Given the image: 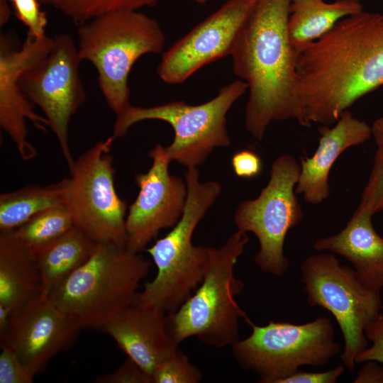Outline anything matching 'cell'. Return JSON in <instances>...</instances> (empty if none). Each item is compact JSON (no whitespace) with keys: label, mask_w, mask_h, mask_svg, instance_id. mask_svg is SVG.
<instances>
[{"label":"cell","mask_w":383,"mask_h":383,"mask_svg":"<svg viewBox=\"0 0 383 383\" xmlns=\"http://www.w3.org/2000/svg\"><path fill=\"white\" fill-rule=\"evenodd\" d=\"M363 11L361 3L335 0H292L287 22L291 44L299 52L328 33L339 21Z\"/></svg>","instance_id":"obj_21"},{"label":"cell","mask_w":383,"mask_h":383,"mask_svg":"<svg viewBox=\"0 0 383 383\" xmlns=\"http://www.w3.org/2000/svg\"><path fill=\"white\" fill-rule=\"evenodd\" d=\"M152 379V383H198L202 374L178 348L157 366Z\"/></svg>","instance_id":"obj_26"},{"label":"cell","mask_w":383,"mask_h":383,"mask_svg":"<svg viewBox=\"0 0 383 383\" xmlns=\"http://www.w3.org/2000/svg\"><path fill=\"white\" fill-rule=\"evenodd\" d=\"M353 382L383 383V366L374 360L365 362Z\"/></svg>","instance_id":"obj_34"},{"label":"cell","mask_w":383,"mask_h":383,"mask_svg":"<svg viewBox=\"0 0 383 383\" xmlns=\"http://www.w3.org/2000/svg\"><path fill=\"white\" fill-rule=\"evenodd\" d=\"M94 383H152V377L128 357L115 370L96 377Z\"/></svg>","instance_id":"obj_30"},{"label":"cell","mask_w":383,"mask_h":383,"mask_svg":"<svg viewBox=\"0 0 383 383\" xmlns=\"http://www.w3.org/2000/svg\"><path fill=\"white\" fill-rule=\"evenodd\" d=\"M256 0H228L165 52L159 77L180 84L207 64L230 55L236 37Z\"/></svg>","instance_id":"obj_14"},{"label":"cell","mask_w":383,"mask_h":383,"mask_svg":"<svg viewBox=\"0 0 383 383\" xmlns=\"http://www.w3.org/2000/svg\"><path fill=\"white\" fill-rule=\"evenodd\" d=\"M97 243L77 227L34 252L42 294L49 293L91 256Z\"/></svg>","instance_id":"obj_22"},{"label":"cell","mask_w":383,"mask_h":383,"mask_svg":"<svg viewBox=\"0 0 383 383\" xmlns=\"http://www.w3.org/2000/svg\"><path fill=\"white\" fill-rule=\"evenodd\" d=\"M301 272L307 303L335 318L344 340L340 360L353 371L357 355L368 346L365 328L382 309L380 292L362 284L353 268L340 265L332 254L308 257Z\"/></svg>","instance_id":"obj_9"},{"label":"cell","mask_w":383,"mask_h":383,"mask_svg":"<svg viewBox=\"0 0 383 383\" xmlns=\"http://www.w3.org/2000/svg\"><path fill=\"white\" fill-rule=\"evenodd\" d=\"M365 334L371 345L361 351L355 358V363L374 360L383 365V313L372 321L365 328Z\"/></svg>","instance_id":"obj_31"},{"label":"cell","mask_w":383,"mask_h":383,"mask_svg":"<svg viewBox=\"0 0 383 383\" xmlns=\"http://www.w3.org/2000/svg\"><path fill=\"white\" fill-rule=\"evenodd\" d=\"M249 238L238 230L220 248H209L202 282L174 313L167 314V329L179 345L189 337L216 348L239 340V320L248 318L235 297L244 287L234 274L235 264Z\"/></svg>","instance_id":"obj_6"},{"label":"cell","mask_w":383,"mask_h":383,"mask_svg":"<svg viewBox=\"0 0 383 383\" xmlns=\"http://www.w3.org/2000/svg\"><path fill=\"white\" fill-rule=\"evenodd\" d=\"M372 135L378 147L383 148V116L377 118L371 126Z\"/></svg>","instance_id":"obj_36"},{"label":"cell","mask_w":383,"mask_h":383,"mask_svg":"<svg viewBox=\"0 0 383 383\" xmlns=\"http://www.w3.org/2000/svg\"><path fill=\"white\" fill-rule=\"evenodd\" d=\"M18 19L28 28V35L35 38L45 35L48 18L40 9L39 0H8Z\"/></svg>","instance_id":"obj_28"},{"label":"cell","mask_w":383,"mask_h":383,"mask_svg":"<svg viewBox=\"0 0 383 383\" xmlns=\"http://www.w3.org/2000/svg\"><path fill=\"white\" fill-rule=\"evenodd\" d=\"M292 0H256L230 55L235 75L248 86L245 126L261 140L272 121L302 124L296 94L300 52L290 43L287 22Z\"/></svg>","instance_id":"obj_2"},{"label":"cell","mask_w":383,"mask_h":383,"mask_svg":"<svg viewBox=\"0 0 383 383\" xmlns=\"http://www.w3.org/2000/svg\"><path fill=\"white\" fill-rule=\"evenodd\" d=\"M339 1H350V2L360 3L362 0H339Z\"/></svg>","instance_id":"obj_38"},{"label":"cell","mask_w":383,"mask_h":383,"mask_svg":"<svg viewBox=\"0 0 383 383\" xmlns=\"http://www.w3.org/2000/svg\"><path fill=\"white\" fill-rule=\"evenodd\" d=\"M81 60L90 62L99 89L116 116L130 104L128 76L134 63L146 54H160L165 35L160 23L139 10H121L97 16L77 28Z\"/></svg>","instance_id":"obj_5"},{"label":"cell","mask_w":383,"mask_h":383,"mask_svg":"<svg viewBox=\"0 0 383 383\" xmlns=\"http://www.w3.org/2000/svg\"><path fill=\"white\" fill-rule=\"evenodd\" d=\"M318 146L311 157L300 159V172L295 187L296 194L303 195L306 201L318 204L330 195V170L340 155L346 149L366 142L372 136V129L366 122L344 111L334 126L319 127Z\"/></svg>","instance_id":"obj_18"},{"label":"cell","mask_w":383,"mask_h":383,"mask_svg":"<svg viewBox=\"0 0 383 383\" xmlns=\"http://www.w3.org/2000/svg\"><path fill=\"white\" fill-rule=\"evenodd\" d=\"M150 262L124 247L97 244L48 294L81 328L100 330L135 301Z\"/></svg>","instance_id":"obj_4"},{"label":"cell","mask_w":383,"mask_h":383,"mask_svg":"<svg viewBox=\"0 0 383 383\" xmlns=\"http://www.w3.org/2000/svg\"><path fill=\"white\" fill-rule=\"evenodd\" d=\"M250 335L232 345L238 364L254 372L261 383H281L301 366H323L341 352L330 318L303 324L270 321L257 326L249 318Z\"/></svg>","instance_id":"obj_8"},{"label":"cell","mask_w":383,"mask_h":383,"mask_svg":"<svg viewBox=\"0 0 383 383\" xmlns=\"http://www.w3.org/2000/svg\"><path fill=\"white\" fill-rule=\"evenodd\" d=\"M248 90L241 79L223 87L210 101L198 105L182 101L150 107L131 105L116 116L113 135L124 136L138 122L159 120L169 123L174 130L172 143L165 147L171 161L189 167L202 165L216 148L231 144L226 128V115L233 104Z\"/></svg>","instance_id":"obj_7"},{"label":"cell","mask_w":383,"mask_h":383,"mask_svg":"<svg viewBox=\"0 0 383 383\" xmlns=\"http://www.w3.org/2000/svg\"><path fill=\"white\" fill-rule=\"evenodd\" d=\"M231 166L238 177L250 179L260 174L263 164L261 157L255 151L245 149L233 155Z\"/></svg>","instance_id":"obj_32"},{"label":"cell","mask_w":383,"mask_h":383,"mask_svg":"<svg viewBox=\"0 0 383 383\" xmlns=\"http://www.w3.org/2000/svg\"><path fill=\"white\" fill-rule=\"evenodd\" d=\"M149 155L152 163L148 171L135 176L139 191L126 220V248L135 253L145 250L162 229L179 221L187 197L185 180L169 172L172 161L165 147L157 143Z\"/></svg>","instance_id":"obj_13"},{"label":"cell","mask_w":383,"mask_h":383,"mask_svg":"<svg viewBox=\"0 0 383 383\" xmlns=\"http://www.w3.org/2000/svg\"><path fill=\"white\" fill-rule=\"evenodd\" d=\"M197 3H200V4H204L205 3L207 0H193Z\"/></svg>","instance_id":"obj_39"},{"label":"cell","mask_w":383,"mask_h":383,"mask_svg":"<svg viewBox=\"0 0 383 383\" xmlns=\"http://www.w3.org/2000/svg\"><path fill=\"white\" fill-rule=\"evenodd\" d=\"M161 0H39L60 11L77 27L116 11L155 6Z\"/></svg>","instance_id":"obj_25"},{"label":"cell","mask_w":383,"mask_h":383,"mask_svg":"<svg viewBox=\"0 0 383 383\" xmlns=\"http://www.w3.org/2000/svg\"><path fill=\"white\" fill-rule=\"evenodd\" d=\"M81 62L72 36L57 35L48 54L18 79L24 94L48 121L69 169L74 162L69 144V124L87 98L79 75Z\"/></svg>","instance_id":"obj_12"},{"label":"cell","mask_w":383,"mask_h":383,"mask_svg":"<svg viewBox=\"0 0 383 383\" xmlns=\"http://www.w3.org/2000/svg\"><path fill=\"white\" fill-rule=\"evenodd\" d=\"M41 294L34 252L13 231L0 233V306L12 314Z\"/></svg>","instance_id":"obj_20"},{"label":"cell","mask_w":383,"mask_h":383,"mask_svg":"<svg viewBox=\"0 0 383 383\" xmlns=\"http://www.w3.org/2000/svg\"><path fill=\"white\" fill-rule=\"evenodd\" d=\"M11 9L8 0H0V26H5L9 21Z\"/></svg>","instance_id":"obj_37"},{"label":"cell","mask_w":383,"mask_h":383,"mask_svg":"<svg viewBox=\"0 0 383 383\" xmlns=\"http://www.w3.org/2000/svg\"><path fill=\"white\" fill-rule=\"evenodd\" d=\"M81 330L48 295L41 294L11 314L0 343L14 350L35 377L54 357L73 346Z\"/></svg>","instance_id":"obj_16"},{"label":"cell","mask_w":383,"mask_h":383,"mask_svg":"<svg viewBox=\"0 0 383 383\" xmlns=\"http://www.w3.org/2000/svg\"><path fill=\"white\" fill-rule=\"evenodd\" d=\"M372 216L383 210V148L375 152L372 169L358 207Z\"/></svg>","instance_id":"obj_27"},{"label":"cell","mask_w":383,"mask_h":383,"mask_svg":"<svg viewBox=\"0 0 383 383\" xmlns=\"http://www.w3.org/2000/svg\"><path fill=\"white\" fill-rule=\"evenodd\" d=\"M184 180L187 197L182 216L165 236L146 248L157 273L138 292L134 302L156 306L167 314L177 311L203 280L209 248L194 245L192 236L221 192L217 182H201L196 167L187 169Z\"/></svg>","instance_id":"obj_3"},{"label":"cell","mask_w":383,"mask_h":383,"mask_svg":"<svg viewBox=\"0 0 383 383\" xmlns=\"http://www.w3.org/2000/svg\"><path fill=\"white\" fill-rule=\"evenodd\" d=\"M115 138L97 142L74 160L62 179V198L74 226L96 243L126 248L128 207L115 189L110 153Z\"/></svg>","instance_id":"obj_10"},{"label":"cell","mask_w":383,"mask_h":383,"mask_svg":"<svg viewBox=\"0 0 383 383\" xmlns=\"http://www.w3.org/2000/svg\"><path fill=\"white\" fill-rule=\"evenodd\" d=\"M73 217L64 204L48 208L13 230L16 237L35 252L51 244L72 227Z\"/></svg>","instance_id":"obj_24"},{"label":"cell","mask_w":383,"mask_h":383,"mask_svg":"<svg viewBox=\"0 0 383 383\" xmlns=\"http://www.w3.org/2000/svg\"><path fill=\"white\" fill-rule=\"evenodd\" d=\"M344 372V365H338L325 372L297 371L283 379L281 383H335Z\"/></svg>","instance_id":"obj_33"},{"label":"cell","mask_w":383,"mask_h":383,"mask_svg":"<svg viewBox=\"0 0 383 383\" xmlns=\"http://www.w3.org/2000/svg\"><path fill=\"white\" fill-rule=\"evenodd\" d=\"M372 217L370 213L357 208L340 232L316 240L313 248L344 257L352 264L362 284L381 292L383 288V238L374 228Z\"/></svg>","instance_id":"obj_19"},{"label":"cell","mask_w":383,"mask_h":383,"mask_svg":"<svg viewBox=\"0 0 383 383\" xmlns=\"http://www.w3.org/2000/svg\"><path fill=\"white\" fill-rule=\"evenodd\" d=\"M11 313L4 306H0V340L7 332L11 320Z\"/></svg>","instance_id":"obj_35"},{"label":"cell","mask_w":383,"mask_h":383,"mask_svg":"<svg viewBox=\"0 0 383 383\" xmlns=\"http://www.w3.org/2000/svg\"><path fill=\"white\" fill-rule=\"evenodd\" d=\"M101 331L151 377L157 366L179 348L167 329V313L146 304L133 303Z\"/></svg>","instance_id":"obj_17"},{"label":"cell","mask_w":383,"mask_h":383,"mask_svg":"<svg viewBox=\"0 0 383 383\" xmlns=\"http://www.w3.org/2000/svg\"><path fill=\"white\" fill-rule=\"evenodd\" d=\"M63 181L27 185L0 195V233L12 231L39 212L63 204Z\"/></svg>","instance_id":"obj_23"},{"label":"cell","mask_w":383,"mask_h":383,"mask_svg":"<svg viewBox=\"0 0 383 383\" xmlns=\"http://www.w3.org/2000/svg\"><path fill=\"white\" fill-rule=\"evenodd\" d=\"M383 84V13L339 21L300 52L296 94L301 126L335 123L358 99Z\"/></svg>","instance_id":"obj_1"},{"label":"cell","mask_w":383,"mask_h":383,"mask_svg":"<svg viewBox=\"0 0 383 383\" xmlns=\"http://www.w3.org/2000/svg\"><path fill=\"white\" fill-rule=\"evenodd\" d=\"M53 45V37L35 38L27 34L20 48L7 34L0 37V126L6 133L22 160L35 157L37 151L28 140L26 120L38 130L50 127L45 116L35 112L34 104L18 84L21 74L42 60Z\"/></svg>","instance_id":"obj_15"},{"label":"cell","mask_w":383,"mask_h":383,"mask_svg":"<svg viewBox=\"0 0 383 383\" xmlns=\"http://www.w3.org/2000/svg\"><path fill=\"white\" fill-rule=\"evenodd\" d=\"M0 383H31L34 377L24 367L18 356L9 347L1 345Z\"/></svg>","instance_id":"obj_29"},{"label":"cell","mask_w":383,"mask_h":383,"mask_svg":"<svg viewBox=\"0 0 383 383\" xmlns=\"http://www.w3.org/2000/svg\"><path fill=\"white\" fill-rule=\"evenodd\" d=\"M299 172L300 164L292 156H279L272 164L269 182L259 196L240 202L235 211L238 230L250 232L258 240L255 264L262 272L277 277L289 267L284 252L286 235L304 217L295 192Z\"/></svg>","instance_id":"obj_11"}]
</instances>
